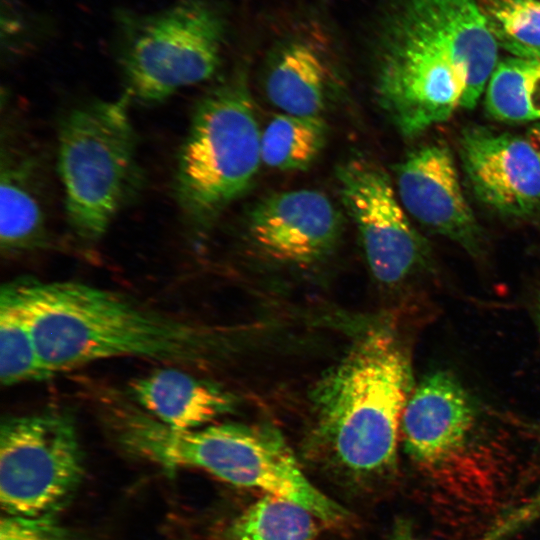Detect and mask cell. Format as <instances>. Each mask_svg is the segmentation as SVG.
Instances as JSON below:
<instances>
[{"label": "cell", "mask_w": 540, "mask_h": 540, "mask_svg": "<svg viewBox=\"0 0 540 540\" xmlns=\"http://www.w3.org/2000/svg\"><path fill=\"white\" fill-rule=\"evenodd\" d=\"M478 420L477 407L460 381L448 371L433 372L411 392L405 406V449L421 465L446 464L467 449Z\"/></svg>", "instance_id": "cell-13"}, {"label": "cell", "mask_w": 540, "mask_h": 540, "mask_svg": "<svg viewBox=\"0 0 540 540\" xmlns=\"http://www.w3.org/2000/svg\"><path fill=\"white\" fill-rule=\"evenodd\" d=\"M292 28L273 51L266 94L283 113L320 116L334 77L330 41L324 27L316 22Z\"/></svg>", "instance_id": "cell-14"}, {"label": "cell", "mask_w": 540, "mask_h": 540, "mask_svg": "<svg viewBox=\"0 0 540 540\" xmlns=\"http://www.w3.org/2000/svg\"><path fill=\"white\" fill-rule=\"evenodd\" d=\"M394 540H420V539H417V538H413V537H410V536H400Z\"/></svg>", "instance_id": "cell-26"}, {"label": "cell", "mask_w": 540, "mask_h": 540, "mask_svg": "<svg viewBox=\"0 0 540 540\" xmlns=\"http://www.w3.org/2000/svg\"><path fill=\"white\" fill-rule=\"evenodd\" d=\"M31 327L20 307L0 290V380L3 386L49 379Z\"/></svg>", "instance_id": "cell-21"}, {"label": "cell", "mask_w": 540, "mask_h": 540, "mask_svg": "<svg viewBox=\"0 0 540 540\" xmlns=\"http://www.w3.org/2000/svg\"><path fill=\"white\" fill-rule=\"evenodd\" d=\"M248 231L269 257L306 265L333 249L341 232V218L324 193L291 190L260 201L249 215Z\"/></svg>", "instance_id": "cell-12"}, {"label": "cell", "mask_w": 540, "mask_h": 540, "mask_svg": "<svg viewBox=\"0 0 540 540\" xmlns=\"http://www.w3.org/2000/svg\"><path fill=\"white\" fill-rule=\"evenodd\" d=\"M118 28L125 94L152 105L212 78L221 63L227 20L209 0H179L157 12L120 13Z\"/></svg>", "instance_id": "cell-7"}, {"label": "cell", "mask_w": 540, "mask_h": 540, "mask_svg": "<svg viewBox=\"0 0 540 540\" xmlns=\"http://www.w3.org/2000/svg\"><path fill=\"white\" fill-rule=\"evenodd\" d=\"M130 103L126 94L92 100L70 110L60 123L57 170L65 216L83 244L103 238L140 186Z\"/></svg>", "instance_id": "cell-4"}, {"label": "cell", "mask_w": 540, "mask_h": 540, "mask_svg": "<svg viewBox=\"0 0 540 540\" xmlns=\"http://www.w3.org/2000/svg\"><path fill=\"white\" fill-rule=\"evenodd\" d=\"M340 197L359 232L374 277L397 284L419 268L427 245L410 222L389 175L365 158H352L336 172Z\"/></svg>", "instance_id": "cell-9"}, {"label": "cell", "mask_w": 540, "mask_h": 540, "mask_svg": "<svg viewBox=\"0 0 540 540\" xmlns=\"http://www.w3.org/2000/svg\"><path fill=\"white\" fill-rule=\"evenodd\" d=\"M405 211L434 233L476 252L480 228L463 193L452 153L434 143L412 151L396 169Z\"/></svg>", "instance_id": "cell-11"}, {"label": "cell", "mask_w": 540, "mask_h": 540, "mask_svg": "<svg viewBox=\"0 0 540 540\" xmlns=\"http://www.w3.org/2000/svg\"><path fill=\"white\" fill-rule=\"evenodd\" d=\"M459 151L474 194L488 207L513 217L540 207V159L528 139L472 127L462 133Z\"/></svg>", "instance_id": "cell-10"}, {"label": "cell", "mask_w": 540, "mask_h": 540, "mask_svg": "<svg viewBox=\"0 0 540 540\" xmlns=\"http://www.w3.org/2000/svg\"><path fill=\"white\" fill-rule=\"evenodd\" d=\"M2 288L27 318L49 377L122 357L194 366L217 340L203 325L78 281L21 277Z\"/></svg>", "instance_id": "cell-1"}, {"label": "cell", "mask_w": 540, "mask_h": 540, "mask_svg": "<svg viewBox=\"0 0 540 540\" xmlns=\"http://www.w3.org/2000/svg\"><path fill=\"white\" fill-rule=\"evenodd\" d=\"M536 318H537V326H538V330L540 334V297L537 303Z\"/></svg>", "instance_id": "cell-25"}, {"label": "cell", "mask_w": 540, "mask_h": 540, "mask_svg": "<svg viewBox=\"0 0 540 540\" xmlns=\"http://www.w3.org/2000/svg\"><path fill=\"white\" fill-rule=\"evenodd\" d=\"M527 139L533 146L540 159V123H537L529 129Z\"/></svg>", "instance_id": "cell-24"}, {"label": "cell", "mask_w": 540, "mask_h": 540, "mask_svg": "<svg viewBox=\"0 0 540 540\" xmlns=\"http://www.w3.org/2000/svg\"><path fill=\"white\" fill-rule=\"evenodd\" d=\"M261 162V131L246 74L239 71L193 111L174 177L183 217L194 228L208 224L247 190Z\"/></svg>", "instance_id": "cell-5"}, {"label": "cell", "mask_w": 540, "mask_h": 540, "mask_svg": "<svg viewBox=\"0 0 540 540\" xmlns=\"http://www.w3.org/2000/svg\"><path fill=\"white\" fill-rule=\"evenodd\" d=\"M481 9L499 46L540 59V0H485Z\"/></svg>", "instance_id": "cell-22"}, {"label": "cell", "mask_w": 540, "mask_h": 540, "mask_svg": "<svg viewBox=\"0 0 540 540\" xmlns=\"http://www.w3.org/2000/svg\"><path fill=\"white\" fill-rule=\"evenodd\" d=\"M467 76L463 108L475 107L498 64L499 44L475 0H419Z\"/></svg>", "instance_id": "cell-17"}, {"label": "cell", "mask_w": 540, "mask_h": 540, "mask_svg": "<svg viewBox=\"0 0 540 540\" xmlns=\"http://www.w3.org/2000/svg\"><path fill=\"white\" fill-rule=\"evenodd\" d=\"M37 161L3 146L0 169V247L16 256L45 247L48 226Z\"/></svg>", "instance_id": "cell-16"}, {"label": "cell", "mask_w": 540, "mask_h": 540, "mask_svg": "<svg viewBox=\"0 0 540 540\" xmlns=\"http://www.w3.org/2000/svg\"><path fill=\"white\" fill-rule=\"evenodd\" d=\"M375 91L407 137L449 119L467 93V76L419 0H390L376 24Z\"/></svg>", "instance_id": "cell-6"}, {"label": "cell", "mask_w": 540, "mask_h": 540, "mask_svg": "<svg viewBox=\"0 0 540 540\" xmlns=\"http://www.w3.org/2000/svg\"><path fill=\"white\" fill-rule=\"evenodd\" d=\"M316 517L303 506L265 495L232 523V540H315Z\"/></svg>", "instance_id": "cell-20"}, {"label": "cell", "mask_w": 540, "mask_h": 540, "mask_svg": "<svg viewBox=\"0 0 540 540\" xmlns=\"http://www.w3.org/2000/svg\"><path fill=\"white\" fill-rule=\"evenodd\" d=\"M326 135L320 116L276 115L261 132V160L282 171L304 170L319 156Z\"/></svg>", "instance_id": "cell-19"}, {"label": "cell", "mask_w": 540, "mask_h": 540, "mask_svg": "<svg viewBox=\"0 0 540 540\" xmlns=\"http://www.w3.org/2000/svg\"><path fill=\"white\" fill-rule=\"evenodd\" d=\"M126 396L163 425L184 431L207 426L236 405L230 392L175 366L133 379Z\"/></svg>", "instance_id": "cell-15"}, {"label": "cell", "mask_w": 540, "mask_h": 540, "mask_svg": "<svg viewBox=\"0 0 540 540\" xmlns=\"http://www.w3.org/2000/svg\"><path fill=\"white\" fill-rule=\"evenodd\" d=\"M0 540H72L52 519H28L2 516Z\"/></svg>", "instance_id": "cell-23"}, {"label": "cell", "mask_w": 540, "mask_h": 540, "mask_svg": "<svg viewBox=\"0 0 540 540\" xmlns=\"http://www.w3.org/2000/svg\"><path fill=\"white\" fill-rule=\"evenodd\" d=\"M83 457L72 413L47 408L0 426V502L9 516L49 520L77 491Z\"/></svg>", "instance_id": "cell-8"}, {"label": "cell", "mask_w": 540, "mask_h": 540, "mask_svg": "<svg viewBox=\"0 0 540 540\" xmlns=\"http://www.w3.org/2000/svg\"><path fill=\"white\" fill-rule=\"evenodd\" d=\"M411 388L409 359L392 332L360 337L312 391L317 435L332 462L363 480L394 468Z\"/></svg>", "instance_id": "cell-3"}, {"label": "cell", "mask_w": 540, "mask_h": 540, "mask_svg": "<svg viewBox=\"0 0 540 540\" xmlns=\"http://www.w3.org/2000/svg\"><path fill=\"white\" fill-rule=\"evenodd\" d=\"M102 415L129 452L167 471L190 467L238 487L293 501L317 519L336 524L346 510L306 477L282 434L266 424L220 423L175 430L116 394Z\"/></svg>", "instance_id": "cell-2"}, {"label": "cell", "mask_w": 540, "mask_h": 540, "mask_svg": "<svg viewBox=\"0 0 540 540\" xmlns=\"http://www.w3.org/2000/svg\"><path fill=\"white\" fill-rule=\"evenodd\" d=\"M485 107L500 121L540 120V59L499 62L485 88Z\"/></svg>", "instance_id": "cell-18"}]
</instances>
